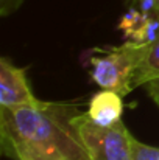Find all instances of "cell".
I'll list each match as a JSON object with an SVG mask.
<instances>
[{"label": "cell", "mask_w": 159, "mask_h": 160, "mask_svg": "<svg viewBox=\"0 0 159 160\" xmlns=\"http://www.w3.org/2000/svg\"><path fill=\"white\" fill-rule=\"evenodd\" d=\"M77 106L38 100L0 107V146L13 160H92L77 128Z\"/></svg>", "instance_id": "cell-1"}, {"label": "cell", "mask_w": 159, "mask_h": 160, "mask_svg": "<svg viewBox=\"0 0 159 160\" xmlns=\"http://www.w3.org/2000/svg\"><path fill=\"white\" fill-rule=\"evenodd\" d=\"M144 45L126 41L119 47L108 50H97L89 56V75L100 87L119 92L122 97L133 90V79L139 61L144 53Z\"/></svg>", "instance_id": "cell-2"}, {"label": "cell", "mask_w": 159, "mask_h": 160, "mask_svg": "<svg viewBox=\"0 0 159 160\" xmlns=\"http://www.w3.org/2000/svg\"><path fill=\"white\" fill-rule=\"evenodd\" d=\"M75 121L92 160H131L134 137L122 120L112 126H100L86 112H80Z\"/></svg>", "instance_id": "cell-3"}, {"label": "cell", "mask_w": 159, "mask_h": 160, "mask_svg": "<svg viewBox=\"0 0 159 160\" xmlns=\"http://www.w3.org/2000/svg\"><path fill=\"white\" fill-rule=\"evenodd\" d=\"M25 70L8 58H0V107H17L36 103Z\"/></svg>", "instance_id": "cell-4"}, {"label": "cell", "mask_w": 159, "mask_h": 160, "mask_svg": "<svg viewBox=\"0 0 159 160\" xmlns=\"http://www.w3.org/2000/svg\"><path fill=\"white\" fill-rule=\"evenodd\" d=\"M119 28L123 31L126 41L147 44L159 34V17L136 8H130L120 19Z\"/></svg>", "instance_id": "cell-5"}, {"label": "cell", "mask_w": 159, "mask_h": 160, "mask_svg": "<svg viewBox=\"0 0 159 160\" xmlns=\"http://www.w3.org/2000/svg\"><path fill=\"white\" fill-rule=\"evenodd\" d=\"M86 113L94 123L100 126H112L119 123L123 113L122 95L114 90L100 89V92L91 98Z\"/></svg>", "instance_id": "cell-6"}, {"label": "cell", "mask_w": 159, "mask_h": 160, "mask_svg": "<svg viewBox=\"0 0 159 160\" xmlns=\"http://www.w3.org/2000/svg\"><path fill=\"white\" fill-rule=\"evenodd\" d=\"M159 79V34L144 45V53L134 73L133 89Z\"/></svg>", "instance_id": "cell-7"}, {"label": "cell", "mask_w": 159, "mask_h": 160, "mask_svg": "<svg viewBox=\"0 0 159 160\" xmlns=\"http://www.w3.org/2000/svg\"><path fill=\"white\" fill-rule=\"evenodd\" d=\"M131 160H159V148L145 145V143L133 138Z\"/></svg>", "instance_id": "cell-8"}, {"label": "cell", "mask_w": 159, "mask_h": 160, "mask_svg": "<svg viewBox=\"0 0 159 160\" xmlns=\"http://www.w3.org/2000/svg\"><path fill=\"white\" fill-rule=\"evenodd\" d=\"M126 3L130 8H136L159 17V0H126Z\"/></svg>", "instance_id": "cell-9"}, {"label": "cell", "mask_w": 159, "mask_h": 160, "mask_svg": "<svg viewBox=\"0 0 159 160\" xmlns=\"http://www.w3.org/2000/svg\"><path fill=\"white\" fill-rule=\"evenodd\" d=\"M22 3H24V0H0V16L6 17V16L16 12Z\"/></svg>", "instance_id": "cell-10"}, {"label": "cell", "mask_w": 159, "mask_h": 160, "mask_svg": "<svg viewBox=\"0 0 159 160\" xmlns=\"http://www.w3.org/2000/svg\"><path fill=\"white\" fill-rule=\"evenodd\" d=\"M147 90H148L150 98H151V100L156 103V106L159 107V79L150 82V84H147Z\"/></svg>", "instance_id": "cell-11"}]
</instances>
